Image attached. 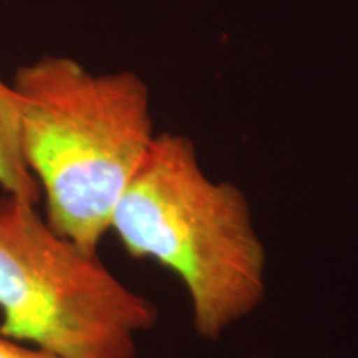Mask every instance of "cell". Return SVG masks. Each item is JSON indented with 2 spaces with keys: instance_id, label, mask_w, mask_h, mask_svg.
<instances>
[{
  "instance_id": "cell-1",
  "label": "cell",
  "mask_w": 358,
  "mask_h": 358,
  "mask_svg": "<svg viewBox=\"0 0 358 358\" xmlns=\"http://www.w3.org/2000/svg\"><path fill=\"white\" fill-rule=\"evenodd\" d=\"M10 83L22 151L45 217L98 252L116 204L158 134L150 88L134 71L93 73L64 55L19 66Z\"/></svg>"
},
{
  "instance_id": "cell-2",
  "label": "cell",
  "mask_w": 358,
  "mask_h": 358,
  "mask_svg": "<svg viewBox=\"0 0 358 358\" xmlns=\"http://www.w3.org/2000/svg\"><path fill=\"white\" fill-rule=\"evenodd\" d=\"M110 231L134 259L186 290L196 334L221 338L266 297L267 250L244 191L204 171L185 134H156L116 204Z\"/></svg>"
},
{
  "instance_id": "cell-3",
  "label": "cell",
  "mask_w": 358,
  "mask_h": 358,
  "mask_svg": "<svg viewBox=\"0 0 358 358\" xmlns=\"http://www.w3.org/2000/svg\"><path fill=\"white\" fill-rule=\"evenodd\" d=\"M156 322L155 303L98 252L60 234L37 203L0 191V334L65 358H136Z\"/></svg>"
},
{
  "instance_id": "cell-4",
  "label": "cell",
  "mask_w": 358,
  "mask_h": 358,
  "mask_svg": "<svg viewBox=\"0 0 358 358\" xmlns=\"http://www.w3.org/2000/svg\"><path fill=\"white\" fill-rule=\"evenodd\" d=\"M0 191L40 204L37 182L22 151L19 111L12 83L0 78Z\"/></svg>"
},
{
  "instance_id": "cell-5",
  "label": "cell",
  "mask_w": 358,
  "mask_h": 358,
  "mask_svg": "<svg viewBox=\"0 0 358 358\" xmlns=\"http://www.w3.org/2000/svg\"><path fill=\"white\" fill-rule=\"evenodd\" d=\"M0 358H65L0 334Z\"/></svg>"
}]
</instances>
